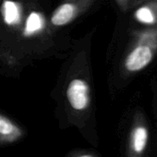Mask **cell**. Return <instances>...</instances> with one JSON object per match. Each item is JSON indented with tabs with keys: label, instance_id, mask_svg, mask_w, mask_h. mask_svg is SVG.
<instances>
[{
	"label": "cell",
	"instance_id": "4",
	"mask_svg": "<svg viewBox=\"0 0 157 157\" xmlns=\"http://www.w3.org/2000/svg\"><path fill=\"white\" fill-rule=\"evenodd\" d=\"M67 98L74 111L80 113L86 111L91 104L90 86L88 82L81 78L71 80L67 89Z\"/></svg>",
	"mask_w": 157,
	"mask_h": 157
},
{
	"label": "cell",
	"instance_id": "1",
	"mask_svg": "<svg viewBox=\"0 0 157 157\" xmlns=\"http://www.w3.org/2000/svg\"><path fill=\"white\" fill-rule=\"evenodd\" d=\"M157 54V26L132 33V42L124 59V69L134 74L146 68Z\"/></svg>",
	"mask_w": 157,
	"mask_h": 157
},
{
	"label": "cell",
	"instance_id": "3",
	"mask_svg": "<svg viewBox=\"0 0 157 157\" xmlns=\"http://www.w3.org/2000/svg\"><path fill=\"white\" fill-rule=\"evenodd\" d=\"M149 140V130L144 118L137 114L129 133L127 157H143Z\"/></svg>",
	"mask_w": 157,
	"mask_h": 157
},
{
	"label": "cell",
	"instance_id": "10",
	"mask_svg": "<svg viewBox=\"0 0 157 157\" xmlns=\"http://www.w3.org/2000/svg\"><path fill=\"white\" fill-rule=\"evenodd\" d=\"M69 157H96L94 153L88 151H76L70 154Z\"/></svg>",
	"mask_w": 157,
	"mask_h": 157
},
{
	"label": "cell",
	"instance_id": "6",
	"mask_svg": "<svg viewBox=\"0 0 157 157\" xmlns=\"http://www.w3.org/2000/svg\"><path fill=\"white\" fill-rule=\"evenodd\" d=\"M134 20L147 27L157 26V0H146L134 8Z\"/></svg>",
	"mask_w": 157,
	"mask_h": 157
},
{
	"label": "cell",
	"instance_id": "11",
	"mask_svg": "<svg viewBox=\"0 0 157 157\" xmlns=\"http://www.w3.org/2000/svg\"><path fill=\"white\" fill-rule=\"evenodd\" d=\"M146 1V0H131V3H130V8H136L138 5H140V3Z\"/></svg>",
	"mask_w": 157,
	"mask_h": 157
},
{
	"label": "cell",
	"instance_id": "2",
	"mask_svg": "<svg viewBox=\"0 0 157 157\" xmlns=\"http://www.w3.org/2000/svg\"><path fill=\"white\" fill-rule=\"evenodd\" d=\"M95 0H64L54 10L51 16V24L61 27L71 23L83 14Z\"/></svg>",
	"mask_w": 157,
	"mask_h": 157
},
{
	"label": "cell",
	"instance_id": "7",
	"mask_svg": "<svg viewBox=\"0 0 157 157\" xmlns=\"http://www.w3.org/2000/svg\"><path fill=\"white\" fill-rule=\"evenodd\" d=\"M2 15L8 25H17L21 19V11L18 3L13 1H4L2 5Z\"/></svg>",
	"mask_w": 157,
	"mask_h": 157
},
{
	"label": "cell",
	"instance_id": "12",
	"mask_svg": "<svg viewBox=\"0 0 157 157\" xmlns=\"http://www.w3.org/2000/svg\"><path fill=\"white\" fill-rule=\"evenodd\" d=\"M31 1H33V0H31Z\"/></svg>",
	"mask_w": 157,
	"mask_h": 157
},
{
	"label": "cell",
	"instance_id": "9",
	"mask_svg": "<svg viewBox=\"0 0 157 157\" xmlns=\"http://www.w3.org/2000/svg\"><path fill=\"white\" fill-rule=\"evenodd\" d=\"M116 2H117V6L120 8V10L125 11L130 8L131 0H116Z\"/></svg>",
	"mask_w": 157,
	"mask_h": 157
},
{
	"label": "cell",
	"instance_id": "13",
	"mask_svg": "<svg viewBox=\"0 0 157 157\" xmlns=\"http://www.w3.org/2000/svg\"><path fill=\"white\" fill-rule=\"evenodd\" d=\"M0 1H1V0H0Z\"/></svg>",
	"mask_w": 157,
	"mask_h": 157
},
{
	"label": "cell",
	"instance_id": "8",
	"mask_svg": "<svg viewBox=\"0 0 157 157\" xmlns=\"http://www.w3.org/2000/svg\"><path fill=\"white\" fill-rule=\"evenodd\" d=\"M44 28V19L40 13L37 12H32L25 23V28H24V35L31 36L38 32L42 31Z\"/></svg>",
	"mask_w": 157,
	"mask_h": 157
},
{
	"label": "cell",
	"instance_id": "5",
	"mask_svg": "<svg viewBox=\"0 0 157 157\" xmlns=\"http://www.w3.org/2000/svg\"><path fill=\"white\" fill-rule=\"evenodd\" d=\"M23 135V129L17 123L0 114V147L19 141Z\"/></svg>",
	"mask_w": 157,
	"mask_h": 157
}]
</instances>
